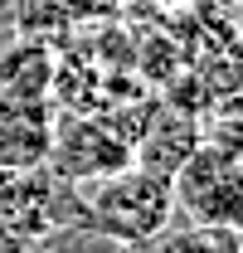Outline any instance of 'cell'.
<instances>
[{
	"label": "cell",
	"mask_w": 243,
	"mask_h": 253,
	"mask_svg": "<svg viewBox=\"0 0 243 253\" xmlns=\"http://www.w3.org/2000/svg\"><path fill=\"white\" fill-rule=\"evenodd\" d=\"M239 253H243V224H239Z\"/></svg>",
	"instance_id": "ba28073f"
},
{
	"label": "cell",
	"mask_w": 243,
	"mask_h": 253,
	"mask_svg": "<svg viewBox=\"0 0 243 253\" xmlns=\"http://www.w3.org/2000/svg\"><path fill=\"white\" fill-rule=\"evenodd\" d=\"M200 141H204V131H200V122L185 107L156 102L146 126H141V136H136V146H131V161L146 166V170H156V175H175Z\"/></svg>",
	"instance_id": "5b68a950"
},
{
	"label": "cell",
	"mask_w": 243,
	"mask_h": 253,
	"mask_svg": "<svg viewBox=\"0 0 243 253\" xmlns=\"http://www.w3.org/2000/svg\"><path fill=\"white\" fill-rule=\"evenodd\" d=\"M30 253H34V249H30Z\"/></svg>",
	"instance_id": "30bf717a"
},
{
	"label": "cell",
	"mask_w": 243,
	"mask_h": 253,
	"mask_svg": "<svg viewBox=\"0 0 243 253\" xmlns=\"http://www.w3.org/2000/svg\"><path fill=\"white\" fill-rule=\"evenodd\" d=\"M54 102L49 97H15L0 93V166L30 170L44 166L49 136H54Z\"/></svg>",
	"instance_id": "277c9868"
},
{
	"label": "cell",
	"mask_w": 243,
	"mask_h": 253,
	"mask_svg": "<svg viewBox=\"0 0 243 253\" xmlns=\"http://www.w3.org/2000/svg\"><path fill=\"white\" fill-rule=\"evenodd\" d=\"M15 30V0H0V34Z\"/></svg>",
	"instance_id": "52a82bcc"
},
{
	"label": "cell",
	"mask_w": 243,
	"mask_h": 253,
	"mask_svg": "<svg viewBox=\"0 0 243 253\" xmlns=\"http://www.w3.org/2000/svg\"><path fill=\"white\" fill-rule=\"evenodd\" d=\"M175 195V214L190 224H209V229H239L243 224V161L229 156L224 146L200 141L190 161L170 175Z\"/></svg>",
	"instance_id": "7a4b0ae2"
},
{
	"label": "cell",
	"mask_w": 243,
	"mask_h": 253,
	"mask_svg": "<svg viewBox=\"0 0 243 253\" xmlns=\"http://www.w3.org/2000/svg\"><path fill=\"white\" fill-rule=\"evenodd\" d=\"M34 253H44V249H34Z\"/></svg>",
	"instance_id": "9c48e42d"
},
{
	"label": "cell",
	"mask_w": 243,
	"mask_h": 253,
	"mask_svg": "<svg viewBox=\"0 0 243 253\" xmlns=\"http://www.w3.org/2000/svg\"><path fill=\"white\" fill-rule=\"evenodd\" d=\"M83 200H88V224L112 234L122 244L141 249L151 244L156 234L170 229V214H175V195H170V175H156L146 166H126L117 175L97 180V185H83Z\"/></svg>",
	"instance_id": "6da1fadb"
},
{
	"label": "cell",
	"mask_w": 243,
	"mask_h": 253,
	"mask_svg": "<svg viewBox=\"0 0 243 253\" xmlns=\"http://www.w3.org/2000/svg\"><path fill=\"white\" fill-rule=\"evenodd\" d=\"M0 253H30V244H20V239H15V234L0 224Z\"/></svg>",
	"instance_id": "8992f818"
},
{
	"label": "cell",
	"mask_w": 243,
	"mask_h": 253,
	"mask_svg": "<svg viewBox=\"0 0 243 253\" xmlns=\"http://www.w3.org/2000/svg\"><path fill=\"white\" fill-rule=\"evenodd\" d=\"M44 166L68 185H97V180H107V175L131 166V141L107 117H88V112L54 117V136H49Z\"/></svg>",
	"instance_id": "3957f363"
}]
</instances>
